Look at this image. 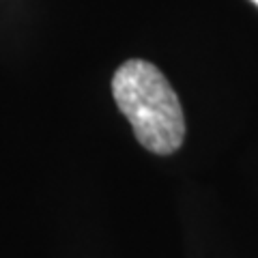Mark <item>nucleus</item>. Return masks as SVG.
<instances>
[{
    "instance_id": "1",
    "label": "nucleus",
    "mask_w": 258,
    "mask_h": 258,
    "mask_svg": "<svg viewBox=\"0 0 258 258\" xmlns=\"http://www.w3.org/2000/svg\"><path fill=\"white\" fill-rule=\"evenodd\" d=\"M112 95L144 149L157 155L181 149L185 140L183 108L155 64L140 58L123 62L112 78Z\"/></svg>"
},
{
    "instance_id": "2",
    "label": "nucleus",
    "mask_w": 258,
    "mask_h": 258,
    "mask_svg": "<svg viewBox=\"0 0 258 258\" xmlns=\"http://www.w3.org/2000/svg\"><path fill=\"white\" fill-rule=\"evenodd\" d=\"M252 3H254V5H258V0H252Z\"/></svg>"
}]
</instances>
